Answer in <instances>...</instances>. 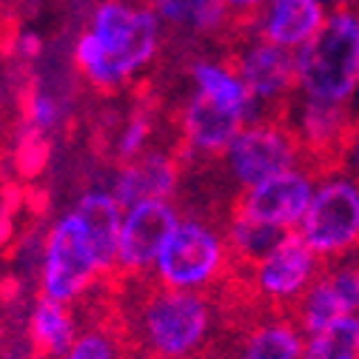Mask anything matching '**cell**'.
Listing matches in <instances>:
<instances>
[{"mask_svg": "<svg viewBox=\"0 0 359 359\" xmlns=\"http://www.w3.org/2000/svg\"><path fill=\"white\" fill-rule=\"evenodd\" d=\"M97 43V60L83 80L100 95H117L137 80L160 55L163 29L151 4L103 0L86 29Z\"/></svg>", "mask_w": 359, "mask_h": 359, "instance_id": "obj_2", "label": "cell"}, {"mask_svg": "<svg viewBox=\"0 0 359 359\" xmlns=\"http://www.w3.org/2000/svg\"><path fill=\"white\" fill-rule=\"evenodd\" d=\"M302 331L291 313L262 311L245 320L229 342V359H299Z\"/></svg>", "mask_w": 359, "mask_h": 359, "instance_id": "obj_16", "label": "cell"}, {"mask_svg": "<svg viewBox=\"0 0 359 359\" xmlns=\"http://www.w3.org/2000/svg\"><path fill=\"white\" fill-rule=\"evenodd\" d=\"M80 226L92 243V251L97 257V265L106 277V283L114 280V259H117V234H120V217L123 208L111 197L106 186H86L74 203L69 205Z\"/></svg>", "mask_w": 359, "mask_h": 359, "instance_id": "obj_17", "label": "cell"}, {"mask_svg": "<svg viewBox=\"0 0 359 359\" xmlns=\"http://www.w3.org/2000/svg\"><path fill=\"white\" fill-rule=\"evenodd\" d=\"M157 20L174 29H191L197 34H214L231 29L229 12L219 0H151Z\"/></svg>", "mask_w": 359, "mask_h": 359, "instance_id": "obj_21", "label": "cell"}, {"mask_svg": "<svg viewBox=\"0 0 359 359\" xmlns=\"http://www.w3.org/2000/svg\"><path fill=\"white\" fill-rule=\"evenodd\" d=\"M151 143H154V117H151V111L134 109L114 131V140H111L114 165L140 157L143 151L151 149Z\"/></svg>", "mask_w": 359, "mask_h": 359, "instance_id": "obj_25", "label": "cell"}, {"mask_svg": "<svg viewBox=\"0 0 359 359\" xmlns=\"http://www.w3.org/2000/svg\"><path fill=\"white\" fill-rule=\"evenodd\" d=\"M180 214L183 208L177 205V200H146L123 208L114 280H149Z\"/></svg>", "mask_w": 359, "mask_h": 359, "instance_id": "obj_9", "label": "cell"}, {"mask_svg": "<svg viewBox=\"0 0 359 359\" xmlns=\"http://www.w3.org/2000/svg\"><path fill=\"white\" fill-rule=\"evenodd\" d=\"M100 283H106V277L80 219L72 208L60 211L43 231L40 259L34 271L37 297L77 308L95 294Z\"/></svg>", "mask_w": 359, "mask_h": 359, "instance_id": "obj_5", "label": "cell"}, {"mask_svg": "<svg viewBox=\"0 0 359 359\" xmlns=\"http://www.w3.org/2000/svg\"><path fill=\"white\" fill-rule=\"evenodd\" d=\"M186 165L177 154L163 149H149L140 157L114 165L106 189L120 203V208L137 205L146 200H177L183 186Z\"/></svg>", "mask_w": 359, "mask_h": 359, "instance_id": "obj_15", "label": "cell"}, {"mask_svg": "<svg viewBox=\"0 0 359 359\" xmlns=\"http://www.w3.org/2000/svg\"><path fill=\"white\" fill-rule=\"evenodd\" d=\"M323 265L297 231H285L259 259L245 268H234V277L254 308L291 313L302 294L323 271Z\"/></svg>", "mask_w": 359, "mask_h": 359, "instance_id": "obj_7", "label": "cell"}, {"mask_svg": "<svg viewBox=\"0 0 359 359\" xmlns=\"http://www.w3.org/2000/svg\"><path fill=\"white\" fill-rule=\"evenodd\" d=\"M128 359H151V356H143V353H134V351H131V356H128Z\"/></svg>", "mask_w": 359, "mask_h": 359, "instance_id": "obj_29", "label": "cell"}, {"mask_svg": "<svg viewBox=\"0 0 359 359\" xmlns=\"http://www.w3.org/2000/svg\"><path fill=\"white\" fill-rule=\"evenodd\" d=\"M203 359H222V356H214V353H208V356H203Z\"/></svg>", "mask_w": 359, "mask_h": 359, "instance_id": "obj_30", "label": "cell"}, {"mask_svg": "<svg viewBox=\"0 0 359 359\" xmlns=\"http://www.w3.org/2000/svg\"><path fill=\"white\" fill-rule=\"evenodd\" d=\"M234 277V259L222 222L205 211H183L165 240L149 280L163 288L219 294Z\"/></svg>", "mask_w": 359, "mask_h": 359, "instance_id": "obj_3", "label": "cell"}, {"mask_svg": "<svg viewBox=\"0 0 359 359\" xmlns=\"http://www.w3.org/2000/svg\"><path fill=\"white\" fill-rule=\"evenodd\" d=\"M283 117L294 131L305 163H311L320 171L337 165L339 154L353 137L351 109H337V106H323V103L294 97L283 111Z\"/></svg>", "mask_w": 359, "mask_h": 359, "instance_id": "obj_13", "label": "cell"}, {"mask_svg": "<svg viewBox=\"0 0 359 359\" xmlns=\"http://www.w3.org/2000/svg\"><path fill=\"white\" fill-rule=\"evenodd\" d=\"M0 226H4V208H0Z\"/></svg>", "mask_w": 359, "mask_h": 359, "instance_id": "obj_31", "label": "cell"}, {"mask_svg": "<svg viewBox=\"0 0 359 359\" xmlns=\"http://www.w3.org/2000/svg\"><path fill=\"white\" fill-rule=\"evenodd\" d=\"M299 359H359V317H345L323 331L302 334Z\"/></svg>", "mask_w": 359, "mask_h": 359, "instance_id": "obj_24", "label": "cell"}, {"mask_svg": "<svg viewBox=\"0 0 359 359\" xmlns=\"http://www.w3.org/2000/svg\"><path fill=\"white\" fill-rule=\"evenodd\" d=\"M131 348L120 323L114 320H95L83 323L74 342L60 359H128Z\"/></svg>", "mask_w": 359, "mask_h": 359, "instance_id": "obj_22", "label": "cell"}, {"mask_svg": "<svg viewBox=\"0 0 359 359\" xmlns=\"http://www.w3.org/2000/svg\"><path fill=\"white\" fill-rule=\"evenodd\" d=\"M325 9L317 0H268L265 12L257 18V37L285 52H297L299 46L317 34L325 23Z\"/></svg>", "mask_w": 359, "mask_h": 359, "instance_id": "obj_18", "label": "cell"}, {"mask_svg": "<svg viewBox=\"0 0 359 359\" xmlns=\"http://www.w3.org/2000/svg\"><path fill=\"white\" fill-rule=\"evenodd\" d=\"M248 120L240 111H231L226 106H217L205 95L194 92L183 111H180L177 134H180V163H219L222 151L229 149L234 134L245 126Z\"/></svg>", "mask_w": 359, "mask_h": 359, "instance_id": "obj_12", "label": "cell"}, {"mask_svg": "<svg viewBox=\"0 0 359 359\" xmlns=\"http://www.w3.org/2000/svg\"><path fill=\"white\" fill-rule=\"evenodd\" d=\"M83 320L74 305L34 297L26 313V342L32 359H60L74 342Z\"/></svg>", "mask_w": 359, "mask_h": 359, "instance_id": "obj_19", "label": "cell"}, {"mask_svg": "<svg viewBox=\"0 0 359 359\" xmlns=\"http://www.w3.org/2000/svg\"><path fill=\"white\" fill-rule=\"evenodd\" d=\"M191 80H194V92L205 95L217 106H226L231 111H240L248 123L262 117L229 60H211V57L194 60L191 63Z\"/></svg>", "mask_w": 359, "mask_h": 359, "instance_id": "obj_20", "label": "cell"}, {"mask_svg": "<svg viewBox=\"0 0 359 359\" xmlns=\"http://www.w3.org/2000/svg\"><path fill=\"white\" fill-rule=\"evenodd\" d=\"M294 231L325 265L353 259L359 245V186L353 174L339 165L323 168Z\"/></svg>", "mask_w": 359, "mask_h": 359, "instance_id": "obj_6", "label": "cell"}, {"mask_svg": "<svg viewBox=\"0 0 359 359\" xmlns=\"http://www.w3.org/2000/svg\"><path fill=\"white\" fill-rule=\"evenodd\" d=\"M134 294L120 311V328L134 353L151 359H203L226 334L219 294L177 291L151 280H123Z\"/></svg>", "mask_w": 359, "mask_h": 359, "instance_id": "obj_1", "label": "cell"}, {"mask_svg": "<svg viewBox=\"0 0 359 359\" xmlns=\"http://www.w3.org/2000/svg\"><path fill=\"white\" fill-rule=\"evenodd\" d=\"M297 95L311 103L351 109L359 83L356 12H331L323 29L294 52Z\"/></svg>", "mask_w": 359, "mask_h": 359, "instance_id": "obj_4", "label": "cell"}, {"mask_svg": "<svg viewBox=\"0 0 359 359\" xmlns=\"http://www.w3.org/2000/svg\"><path fill=\"white\" fill-rule=\"evenodd\" d=\"M320 168L311 163H299L294 168H285L274 177L262 180L257 186H248L237 191L229 211L248 217L254 222H262L268 229L277 231H294L311 203L313 186H317Z\"/></svg>", "mask_w": 359, "mask_h": 359, "instance_id": "obj_10", "label": "cell"}, {"mask_svg": "<svg viewBox=\"0 0 359 359\" xmlns=\"http://www.w3.org/2000/svg\"><path fill=\"white\" fill-rule=\"evenodd\" d=\"M323 9H331V12H353V4L356 0H317Z\"/></svg>", "mask_w": 359, "mask_h": 359, "instance_id": "obj_28", "label": "cell"}, {"mask_svg": "<svg viewBox=\"0 0 359 359\" xmlns=\"http://www.w3.org/2000/svg\"><path fill=\"white\" fill-rule=\"evenodd\" d=\"M222 231H226V243H229L234 268L251 265L283 237V231L268 229L262 222H254V219L240 217L234 211H229V217L222 219Z\"/></svg>", "mask_w": 359, "mask_h": 359, "instance_id": "obj_23", "label": "cell"}, {"mask_svg": "<svg viewBox=\"0 0 359 359\" xmlns=\"http://www.w3.org/2000/svg\"><path fill=\"white\" fill-rule=\"evenodd\" d=\"M299 163H305V157L285 117H257L245 123L219 157L222 171L229 174L237 191Z\"/></svg>", "mask_w": 359, "mask_h": 359, "instance_id": "obj_8", "label": "cell"}, {"mask_svg": "<svg viewBox=\"0 0 359 359\" xmlns=\"http://www.w3.org/2000/svg\"><path fill=\"white\" fill-rule=\"evenodd\" d=\"M359 311V271L353 259L328 262L302 299L294 305L291 317L302 334L323 331L345 317H356Z\"/></svg>", "mask_w": 359, "mask_h": 359, "instance_id": "obj_14", "label": "cell"}, {"mask_svg": "<svg viewBox=\"0 0 359 359\" xmlns=\"http://www.w3.org/2000/svg\"><path fill=\"white\" fill-rule=\"evenodd\" d=\"M219 4L226 6L231 26L237 23V26L248 29V26L257 23V18H259V12H262V6L268 4V0H219Z\"/></svg>", "mask_w": 359, "mask_h": 359, "instance_id": "obj_26", "label": "cell"}, {"mask_svg": "<svg viewBox=\"0 0 359 359\" xmlns=\"http://www.w3.org/2000/svg\"><path fill=\"white\" fill-rule=\"evenodd\" d=\"M12 46L23 55V60H34V57L43 55V40L37 34H18Z\"/></svg>", "mask_w": 359, "mask_h": 359, "instance_id": "obj_27", "label": "cell"}, {"mask_svg": "<svg viewBox=\"0 0 359 359\" xmlns=\"http://www.w3.org/2000/svg\"><path fill=\"white\" fill-rule=\"evenodd\" d=\"M237 77L243 80L245 92L262 117H283L288 103L297 97V63L294 52L271 46L262 37H251L226 57Z\"/></svg>", "mask_w": 359, "mask_h": 359, "instance_id": "obj_11", "label": "cell"}]
</instances>
